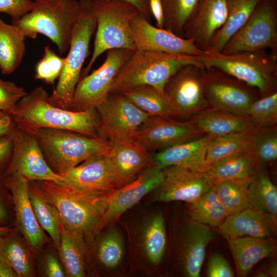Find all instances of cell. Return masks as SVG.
Here are the masks:
<instances>
[{"mask_svg":"<svg viewBox=\"0 0 277 277\" xmlns=\"http://www.w3.org/2000/svg\"><path fill=\"white\" fill-rule=\"evenodd\" d=\"M30 184L56 209L62 226L91 244L104 228L103 219L111 193L85 191L49 181Z\"/></svg>","mask_w":277,"mask_h":277,"instance_id":"obj_1","label":"cell"},{"mask_svg":"<svg viewBox=\"0 0 277 277\" xmlns=\"http://www.w3.org/2000/svg\"><path fill=\"white\" fill-rule=\"evenodd\" d=\"M49 94L42 86L34 88L17 103L11 115L16 125L30 130L45 128L63 129L100 137V118L96 109L83 111L64 109L48 101Z\"/></svg>","mask_w":277,"mask_h":277,"instance_id":"obj_2","label":"cell"},{"mask_svg":"<svg viewBox=\"0 0 277 277\" xmlns=\"http://www.w3.org/2000/svg\"><path fill=\"white\" fill-rule=\"evenodd\" d=\"M197 56L137 50L118 72L110 93H122L142 86H151L164 92L167 82L183 66L196 65L203 67Z\"/></svg>","mask_w":277,"mask_h":277,"instance_id":"obj_3","label":"cell"},{"mask_svg":"<svg viewBox=\"0 0 277 277\" xmlns=\"http://www.w3.org/2000/svg\"><path fill=\"white\" fill-rule=\"evenodd\" d=\"M35 135L50 168L61 175L93 157L107 154L109 141L72 131L40 128L27 130Z\"/></svg>","mask_w":277,"mask_h":277,"instance_id":"obj_4","label":"cell"},{"mask_svg":"<svg viewBox=\"0 0 277 277\" xmlns=\"http://www.w3.org/2000/svg\"><path fill=\"white\" fill-rule=\"evenodd\" d=\"M33 8L12 21L26 37L35 39L38 34L49 38L60 53L69 49L76 22L79 3L76 0H35Z\"/></svg>","mask_w":277,"mask_h":277,"instance_id":"obj_5","label":"cell"},{"mask_svg":"<svg viewBox=\"0 0 277 277\" xmlns=\"http://www.w3.org/2000/svg\"><path fill=\"white\" fill-rule=\"evenodd\" d=\"M197 58L204 68L219 69L255 88L261 97L276 91L277 50L230 54L208 51Z\"/></svg>","mask_w":277,"mask_h":277,"instance_id":"obj_6","label":"cell"},{"mask_svg":"<svg viewBox=\"0 0 277 277\" xmlns=\"http://www.w3.org/2000/svg\"><path fill=\"white\" fill-rule=\"evenodd\" d=\"M78 16L72 33L68 53L56 86L48 101L68 109L81 76L83 64L89 54V45L96 28L94 11L90 0H80Z\"/></svg>","mask_w":277,"mask_h":277,"instance_id":"obj_7","label":"cell"},{"mask_svg":"<svg viewBox=\"0 0 277 277\" xmlns=\"http://www.w3.org/2000/svg\"><path fill=\"white\" fill-rule=\"evenodd\" d=\"M96 19V31L91 57L82 72L87 75L101 54L113 49L135 51L131 32L132 19L140 13L131 3L124 0H90Z\"/></svg>","mask_w":277,"mask_h":277,"instance_id":"obj_8","label":"cell"},{"mask_svg":"<svg viewBox=\"0 0 277 277\" xmlns=\"http://www.w3.org/2000/svg\"><path fill=\"white\" fill-rule=\"evenodd\" d=\"M277 50V1L262 0L221 53Z\"/></svg>","mask_w":277,"mask_h":277,"instance_id":"obj_9","label":"cell"},{"mask_svg":"<svg viewBox=\"0 0 277 277\" xmlns=\"http://www.w3.org/2000/svg\"><path fill=\"white\" fill-rule=\"evenodd\" d=\"M134 52L122 48L107 51L103 64L90 74L80 80L68 110L96 109L106 99L115 77Z\"/></svg>","mask_w":277,"mask_h":277,"instance_id":"obj_10","label":"cell"},{"mask_svg":"<svg viewBox=\"0 0 277 277\" xmlns=\"http://www.w3.org/2000/svg\"><path fill=\"white\" fill-rule=\"evenodd\" d=\"M203 78L210 109L248 116L249 107L255 100L252 87L215 68H204Z\"/></svg>","mask_w":277,"mask_h":277,"instance_id":"obj_11","label":"cell"},{"mask_svg":"<svg viewBox=\"0 0 277 277\" xmlns=\"http://www.w3.org/2000/svg\"><path fill=\"white\" fill-rule=\"evenodd\" d=\"M204 68L196 65L183 66L166 84L164 92L175 116H195L209 109L203 83Z\"/></svg>","mask_w":277,"mask_h":277,"instance_id":"obj_12","label":"cell"},{"mask_svg":"<svg viewBox=\"0 0 277 277\" xmlns=\"http://www.w3.org/2000/svg\"><path fill=\"white\" fill-rule=\"evenodd\" d=\"M96 110L100 118V136L107 140L133 139L149 117L121 93H109Z\"/></svg>","mask_w":277,"mask_h":277,"instance_id":"obj_13","label":"cell"},{"mask_svg":"<svg viewBox=\"0 0 277 277\" xmlns=\"http://www.w3.org/2000/svg\"><path fill=\"white\" fill-rule=\"evenodd\" d=\"M10 134L13 142V152L5 174L18 172L29 181L62 182L63 177L55 173L47 163L32 132L18 127L15 124Z\"/></svg>","mask_w":277,"mask_h":277,"instance_id":"obj_14","label":"cell"},{"mask_svg":"<svg viewBox=\"0 0 277 277\" xmlns=\"http://www.w3.org/2000/svg\"><path fill=\"white\" fill-rule=\"evenodd\" d=\"M12 196L14 211V226L25 238L36 256L49 242L35 217L29 198V181L18 172L6 173L3 177Z\"/></svg>","mask_w":277,"mask_h":277,"instance_id":"obj_15","label":"cell"},{"mask_svg":"<svg viewBox=\"0 0 277 277\" xmlns=\"http://www.w3.org/2000/svg\"><path fill=\"white\" fill-rule=\"evenodd\" d=\"M130 28L136 50H152L198 56L208 53L198 48L191 39L179 36L164 28L153 26L141 13L132 19Z\"/></svg>","mask_w":277,"mask_h":277,"instance_id":"obj_16","label":"cell"},{"mask_svg":"<svg viewBox=\"0 0 277 277\" xmlns=\"http://www.w3.org/2000/svg\"><path fill=\"white\" fill-rule=\"evenodd\" d=\"M213 185L204 172L172 166L163 168V179L151 195V201L194 202L208 191Z\"/></svg>","mask_w":277,"mask_h":277,"instance_id":"obj_17","label":"cell"},{"mask_svg":"<svg viewBox=\"0 0 277 277\" xmlns=\"http://www.w3.org/2000/svg\"><path fill=\"white\" fill-rule=\"evenodd\" d=\"M202 134L190 121L180 122L169 117L149 116L133 139L149 152L196 138Z\"/></svg>","mask_w":277,"mask_h":277,"instance_id":"obj_18","label":"cell"},{"mask_svg":"<svg viewBox=\"0 0 277 277\" xmlns=\"http://www.w3.org/2000/svg\"><path fill=\"white\" fill-rule=\"evenodd\" d=\"M163 179V168L153 164L144 169L132 182L114 190L108 199L104 227L117 221L143 197L155 190Z\"/></svg>","mask_w":277,"mask_h":277,"instance_id":"obj_19","label":"cell"},{"mask_svg":"<svg viewBox=\"0 0 277 277\" xmlns=\"http://www.w3.org/2000/svg\"><path fill=\"white\" fill-rule=\"evenodd\" d=\"M107 140L110 148L106 156L117 189L132 182L144 169L153 164L149 152L133 139Z\"/></svg>","mask_w":277,"mask_h":277,"instance_id":"obj_20","label":"cell"},{"mask_svg":"<svg viewBox=\"0 0 277 277\" xmlns=\"http://www.w3.org/2000/svg\"><path fill=\"white\" fill-rule=\"evenodd\" d=\"M101 231L87 248L86 271L93 276L118 270L125 258V243L120 231L111 227Z\"/></svg>","mask_w":277,"mask_h":277,"instance_id":"obj_21","label":"cell"},{"mask_svg":"<svg viewBox=\"0 0 277 277\" xmlns=\"http://www.w3.org/2000/svg\"><path fill=\"white\" fill-rule=\"evenodd\" d=\"M106 154L87 160L61 174L63 181L59 184L82 191L112 193L117 188Z\"/></svg>","mask_w":277,"mask_h":277,"instance_id":"obj_22","label":"cell"},{"mask_svg":"<svg viewBox=\"0 0 277 277\" xmlns=\"http://www.w3.org/2000/svg\"><path fill=\"white\" fill-rule=\"evenodd\" d=\"M227 14V0H202L196 14L184 27L183 37L192 39L198 48L207 51Z\"/></svg>","mask_w":277,"mask_h":277,"instance_id":"obj_23","label":"cell"},{"mask_svg":"<svg viewBox=\"0 0 277 277\" xmlns=\"http://www.w3.org/2000/svg\"><path fill=\"white\" fill-rule=\"evenodd\" d=\"M219 229L228 240L244 236L264 239L276 234V217L249 206L228 215Z\"/></svg>","mask_w":277,"mask_h":277,"instance_id":"obj_24","label":"cell"},{"mask_svg":"<svg viewBox=\"0 0 277 277\" xmlns=\"http://www.w3.org/2000/svg\"><path fill=\"white\" fill-rule=\"evenodd\" d=\"M211 137L206 134L163 149L152 156L153 164L162 168L175 166L204 172L208 167L206 154Z\"/></svg>","mask_w":277,"mask_h":277,"instance_id":"obj_25","label":"cell"},{"mask_svg":"<svg viewBox=\"0 0 277 277\" xmlns=\"http://www.w3.org/2000/svg\"><path fill=\"white\" fill-rule=\"evenodd\" d=\"M182 236L181 263L185 275L198 277L206 255V249L214 238L210 228L203 224L190 221Z\"/></svg>","mask_w":277,"mask_h":277,"instance_id":"obj_26","label":"cell"},{"mask_svg":"<svg viewBox=\"0 0 277 277\" xmlns=\"http://www.w3.org/2000/svg\"><path fill=\"white\" fill-rule=\"evenodd\" d=\"M136 248L143 263L148 266L159 265L165 253L167 236L164 220L161 213L145 216L137 228Z\"/></svg>","mask_w":277,"mask_h":277,"instance_id":"obj_27","label":"cell"},{"mask_svg":"<svg viewBox=\"0 0 277 277\" xmlns=\"http://www.w3.org/2000/svg\"><path fill=\"white\" fill-rule=\"evenodd\" d=\"M190 121L203 133L216 136L252 134L256 130L250 117L215 109H206Z\"/></svg>","mask_w":277,"mask_h":277,"instance_id":"obj_28","label":"cell"},{"mask_svg":"<svg viewBox=\"0 0 277 277\" xmlns=\"http://www.w3.org/2000/svg\"><path fill=\"white\" fill-rule=\"evenodd\" d=\"M35 258L27 241L16 227L0 238V260L9 265L18 277L35 276Z\"/></svg>","mask_w":277,"mask_h":277,"instance_id":"obj_29","label":"cell"},{"mask_svg":"<svg viewBox=\"0 0 277 277\" xmlns=\"http://www.w3.org/2000/svg\"><path fill=\"white\" fill-rule=\"evenodd\" d=\"M228 241L240 276H246L259 261L275 251L274 244L265 238L243 236Z\"/></svg>","mask_w":277,"mask_h":277,"instance_id":"obj_30","label":"cell"},{"mask_svg":"<svg viewBox=\"0 0 277 277\" xmlns=\"http://www.w3.org/2000/svg\"><path fill=\"white\" fill-rule=\"evenodd\" d=\"M258 169L257 158L251 151L209 165L204 173L213 185L222 181L250 179Z\"/></svg>","mask_w":277,"mask_h":277,"instance_id":"obj_31","label":"cell"},{"mask_svg":"<svg viewBox=\"0 0 277 277\" xmlns=\"http://www.w3.org/2000/svg\"><path fill=\"white\" fill-rule=\"evenodd\" d=\"M262 1L227 0V19L214 35L207 51L221 52L228 41L245 24Z\"/></svg>","mask_w":277,"mask_h":277,"instance_id":"obj_32","label":"cell"},{"mask_svg":"<svg viewBox=\"0 0 277 277\" xmlns=\"http://www.w3.org/2000/svg\"><path fill=\"white\" fill-rule=\"evenodd\" d=\"M26 37L13 24L0 18V70L4 74L12 73L24 56Z\"/></svg>","mask_w":277,"mask_h":277,"instance_id":"obj_33","label":"cell"},{"mask_svg":"<svg viewBox=\"0 0 277 277\" xmlns=\"http://www.w3.org/2000/svg\"><path fill=\"white\" fill-rule=\"evenodd\" d=\"M87 248V244L82 238L62 226L57 252L66 276H86Z\"/></svg>","mask_w":277,"mask_h":277,"instance_id":"obj_34","label":"cell"},{"mask_svg":"<svg viewBox=\"0 0 277 277\" xmlns=\"http://www.w3.org/2000/svg\"><path fill=\"white\" fill-rule=\"evenodd\" d=\"M253 134L211 136L207 145V166L253 150Z\"/></svg>","mask_w":277,"mask_h":277,"instance_id":"obj_35","label":"cell"},{"mask_svg":"<svg viewBox=\"0 0 277 277\" xmlns=\"http://www.w3.org/2000/svg\"><path fill=\"white\" fill-rule=\"evenodd\" d=\"M121 94L149 116H175L173 108L165 92L154 87L140 86Z\"/></svg>","mask_w":277,"mask_h":277,"instance_id":"obj_36","label":"cell"},{"mask_svg":"<svg viewBox=\"0 0 277 277\" xmlns=\"http://www.w3.org/2000/svg\"><path fill=\"white\" fill-rule=\"evenodd\" d=\"M249 206L276 217L277 190L267 173L258 169L247 190Z\"/></svg>","mask_w":277,"mask_h":277,"instance_id":"obj_37","label":"cell"},{"mask_svg":"<svg viewBox=\"0 0 277 277\" xmlns=\"http://www.w3.org/2000/svg\"><path fill=\"white\" fill-rule=\"evenodd\" d=\"M188 204V214L192 221L199 223L219 227L228 216L213 185L206 193Z\"/></svg>","mask_w":277,"mask_h":277,"instance_id":"obj_38","label":"cell"},{"mask_svg":"<svg viewBox=\"0 0 277 277\" xmlns=\"http://www.w3.org/2000/svg\"><path fill=\"white\" fill-rule=\"evenodd\" d=\"M29 193L35 217L41 228L49 235L57 251L60 244L62 223L55 207L43 197L29 182Z\"/></svg>","mask_w":277,"mask_h":277,"instance_id":"obj_39","label":"cell"},{"mask_svg":"<svg viewBox=\"0 0 277 277\" xmlns=\"http://www.w3.org/2000/svg\"><path fill=\"white\" fill-rule=\"evenodd\" d=\"M164 11V28L183 37L186 24L196 14L202 0H161Z\"/></svg>","mask_w":277,"mask_h":277,"instance_id":"obj_40","label":"cell"},{"mask_svg":"<svg viewBox=\"0 0 277 277\" xmlns=\"http://www.w3.org/2000/svg\"><path fill=\"white\" fill-rule=\"evenodd\" d=\"M251 178L222 181L213 185L228 216L237 214L249 206L247 190Z\"/></svg>","mask_w":277,"mask_h":277,"instance_id":"obj_41","label":"cell"},{"mask_svg":"<svg viewBox=\"0 0 277 277\" xmlns=\"http://www.w3.org/2000/svg\"><path fill=\"white\" fill-rule=\"evenodd\" d=\"M256 129L275 126L277 122V92L255 99L248 112Z\"/></svg>","mask_w":277,"mask_h":277,"instance_id":"obj_42","label":"cell"},{"mask_svg":"<svg viewBox=\"0 0 277 277\" xmlns=\"http://www.w3.org/2000/svg\"><path fill=\"white\" fill-rule=\"evenodd\" d=\"M259 166L276 160L277 129L275 126L256 129L253 134V150Z\"/></svg>","mask_w":277,"mask_h":277,"instance_id":"obj_43","label":"cell"},{"mask_svg":"<svg viewBox=\"0 0 277 277\" xmlns=\"http://www.w3.org/2000/svg\"><path fill=\"white\" fill-rule=\"evenodd\" d=\"M65 57H62L51 49L49 45L44 48L42 58L37 63L34 78L44 81L49 85H53L58 78L64 68Z\"/></svg>","mask_w":277,"mask_h":277,"instance_id":"obj_44","label":"cell"},{"mask_svg":"<svg viewBox=\"0 0 277 277\" xmlns=\"http://www.w3.org/2000/svg\"><path fill=\"white\" fill-rule=\"evenodd\" d=\"M27 93L23 87L14 82L0 78V110L11 115L18 101Z\"/></svg>","mask_w":277,"mask_h":277,"instance_id":"obj_45","label":"cell"},{"mask_svg":"<svg viewBox=\"0 0 277 277\" xmlns=\"http://www.w3.org/2000/svg\"><path fill=\"white\" fill-rule=\"evenodd\" d=\"M39 274L46 277H66L64 267L58 252L54 247L46 249L42 257L39 265Z\"/></svg>","mask_w":277,"mask_h":277,"instance_id":"obj_46","label":"cell"},{"mask_svg":"<svg viewBox=\"0 0 277 277\" xmlns=\"http://www.w3.org/2000/svg\"><path fill=\"white\" fill-rule=\"evenodd\" d=\"M0 179V226H14V211L12 196Z\"/></svg>","mask_w":277,"mask_h":277,"instance_id":"obj_47","label":"cell"},{"mask_svg":"<svg viewBox=\"0 0 277 277\" xmlns=\"http://www.w3.org/2000/svg\"><path fill=\"white\" fill-rule=\"evenodd\" d=\"M32 0H0V12L16 20L30 11L34 6Z\"/></svg>","mask_w":277,"mask_h":277,"instance_id":"obj_48","label":"cell"},{"mask_svg":"<svg viewBox=\"0 0 277 277\" xmlns=\"http://www.w3.org/2000/svg\"><path fill=\"white\" fill-rule=\"evenodd\" d=\"M207 276L209 277H233L232 269L225 258L220 253L213 254L209 261Z\"/></svg>","mask_w":277,"mask_h":277,"instance_id":"obj_49","label":"cell"},{"mask_svg":"<svg viewBox=\"0 0 277 277\" xmlns=\"http://www.w3.org/2000/svg\"><path fill=\"white\" fill-rule=\"evenodd\" d=\"M13 152V142L10 134L0 137V179L7 172Z\"/></svg>","mask_w":277,"mask_h":277,"instance_id":"obj_50","label":"cell"},{"mask_svg":"<svg viewBox=\"0 0 277 277\" xmlns=\"http://www.w3.org/2000/svg\"><path fill=\"white\" fill-rule=\"evenodd\" d=\"M149 5L152 16L155 20L156 27L164 28V15L161 0H149Z\"/></svg>","mask_w":277,"mask_h":277,"instance_id":"obj_51","label":"cell"},{"mask_svg":"<svg viewBox=\"0 0 277 277\" xmlns=\"http://www.w3.org/2000/svg\"><path fill=\"white\" fill-rule=\"evenodd\" d=\"M15 124L10 114L4 113L0 115V137L9 134Z\"/></svg>","mask_w":277,"mask_h":277,"instance_id":"obj_52","label":"cell"},{"mask_svg":"<svg viewBox=\"0 0 277 277\" xmlns=\"http://www.w3.org/2000/svg\"><path fill=\"white\" fill-rule=\"evenodd\" d=\"M133 5L147 20L150 22L152 14L150 8L149 0H124Z\"/></svg>","mask_w":277,"mask_h":277,"instance_id":"obj_53","label":"cell"},{"mask_svg":"<svg viewBox=\"0 0 277 277\" xmlns=\"http://www.w3.org/2000/svg\"><path fill=\"white\" fill-rule=\"evenodd\" d=\"M0 277H18V275L9 265L0 260Z\"/></svg>","mask_w":277,"mask_h":277,"instance_id":"obj_54","label":"cell"},{"mask_svg":"<svg viewBox=\"0 0 277 277\" xmlns=\"http://www.w3.org/2000/svg\"><path fill=\"white\" fill-rule=\"evenodd\" d=\"M269 275L272 276H276L277 275V266L276 263L272 264L267 266L265 270Z\"/></svg>","mask_w":277,"mask_h":277,"instance_id":"obj_55","label":"cell"},{"mask_svg":"<svg viewBox=\"0 0 277 277\" xmlns=\"http://www.w3.org/2000/svg\"><path fill=\"white\" fill-rule=\"evenodd\" d=\"M15 228V227L14 226H0V238L4 234L12 231Z\"/></svg>","mask_w":277,"mask_h":277,"instance_id":"obj_56","label":"cell"},{"mask_svg":"<svg viewBox=\"0 0 277 277\" xmlns=\"http://www.w3.org/2000/svg\"><path fill=\"white\" fill-rule=\"evenodd\" d=\"M256 276H259V277H265V276H269L270 275H269V274L266 272L265 271H263V272H260L259 273H258V274H257V275H256Z\"/></svg>","mask_w":277,"mask_h":277,"instance_id":"obj_57","label":"cell"},{"mask_svg":"<svg viewBox=\"0 0 277 277\" xmlns=\"http://www.w3.org/2000/svg\"><path fill=\"white\" fill-rule=\"evenodd\" d=\"M4 113H4V112H2V111H1L0 110V115L3 114H4Z\"/></svg>","mask_w":277,"mask_h":277,"instance_id":"obj_58","label":"cell"},{"mask_svg":"<svg viewBox=\"0 0 277 277\" xmlns=\"http://www.w3.org/2000/svg\"><path fill=\"white\" fill-rule=\"evenodd\" d=\"M32 1H35V0H32Z\"/></svg>","mask_w":277,"mask_h":277,"instance_id":"obj_59","label":"cell"}]
</instances>
